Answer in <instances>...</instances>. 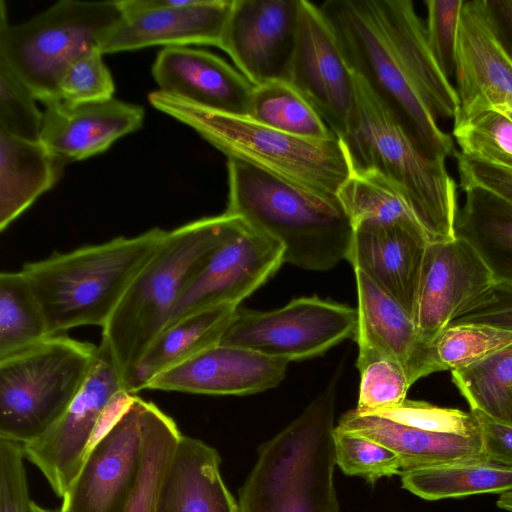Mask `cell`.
<instances>
[{"mask_svg": "<svg viewBox=\"0 0 512 512\" xmlns=\"http://www.w3.org/2000/svg\"><path fill=\"white\" fill-rule=\"evenodd\" d=\"M320 9L352 70L432 159L454 154L439 119H455L459 99L428 45L410 0H327Z\"/></svg>", "mask_w": 512, "mask_h": 512, "instance_id": "6da1fadb", "label": "cell"}, {"mask_svg": "<svg viewBox=\"0 0 512 512\" xmlns=\"http://www.w3.org/2000/svg\"><path fill=\"white\" fill-rule=\"evenodd\" d=\"M354 104L339 138L353 172H376L394 184L429 243L455 238L458 192L445 159L428 157L362 77L353 72Z\"/></svg>", "mask_w": 512, "mask_h": 512, "instance_id": "7a4b0ae2", "label": "cell"}, {"mask_svg": "<svg viewBox=\"0 0 512 512\" xmlns=\"http://www.w3.org/2000/svg\"><path fill=\"white\" fill-rule=\"evenodd\" d=\"M226 213L283 248L284 263L325 271L346 259L354 226L338 197L295 185L245 161L228 158Z\"/></svg>", "mask_w": 512, "mask_h": 512, "instance_id": "3957f363", "label": "cell"}, {"mask_svg": "<svg viewBox=\"0 0 512 512\" xmlns=\"http://www.w3.org/2000/svg\"><path fill=\"white\" fill-rule=\"evenodd\" d=\"M167 231L152 228L23 265L50 335L109 321L135 278L157 252Z\"/></svg>", "mask_w": 512, "mask_h": 512, "instance_id": "277c9868", "label": "cell"}, {"mask_svg": "<svg viewBox=\"0 0 512 512\" xmlns=\"http://www.w3.org/2000/svg\"><path fill=\"white\" fill-rule=\"evenodd\" d=\"M339 371L304 411L258 448L240 512H339L333 432Z\"/></svg>", "mask_w": 512, "mask_h": 512, "instance_id": "5b68a950", "label": "cell"}, {"mask_svg": "<svg viewBox=\"0 0 512 512\" xmlns=\"http://www.w3.org/2000/svg\"><path fill=\"white\" fill-rule=\"evenodd\" d=\"M240 222L239 216L224 212L167 231L157 252L102 328V339L109 345L124 380L168 324L192 276Z\"/></svg>", "mask_w": 512, "mask_h": 512, "instance_id": "8992f818", "label": "cell"}, {"mask_svg": "<svg viewBox=\"0 0 512 512\" xmlns=\"http://www.w3.org/2000/svg\"><path fill=\"white\" fill-rule=\"evenodd\" d=\"M149 102L199 133L227 158H236L308 190L337 197L351 174L339 138L307 139L251 118L205 110L154 91Z\"/></svg>", "mask_w": 512, "mask_h": 512, "instance_id": "52a82bcc", "label": "cell"}, {"mask_svg": "<svg viewBox=\"0 0 512 512\" xmlns=\"http://www.w3.org/2000/svg\"><path fill=\"white\" fill-rule=\"evenodd\" d=\"M0 13V60L43 103L59 99L65 70L82 55L100 50L123 18L119 0H61L16 25L8 24L3 1Z\"/></svg>", "mask_w": 512, "mask_h": 512, "instance_id": "ba28073f", "label": "cell"}, {"mask_svg": "<svg viewBox=\"0 0 512 512\" xmlns=\"http://www.w3.org/2000/svg\"><path fill=\"white\" fill-rule=\"evenodd\" d=\"M97 347L65 334L0 359V438L22 445L65 412L92 369Z\"/></svg>", "mask_w": 512, "mask_h": 512, "instance_id": "9c48e42d", "label": "cell"}, {"mask_svg": "<svg viewBox=\"0 0 512 512\" xmlns=\"http://www.w3.org/2000/svg\"><path fill=\"white\" fill-rule=\"evenodd\" d=\"M130 395L109 345L101 339L90 374L71 404L44 434L23 444L26 459L57 497L67 493L106 422Z\"/></svg>", "mask_w": 512, "mask_h": 512, "instance_id": "30bf717a", "label": "cell"}, {"mask_svg": "<svg viewBox=\"0 0 512 512\" xmlns=\"http://www.w3.org/2000/svg\"><path fill=\"white\" fill-rule=\"evenodd\" d=\"M356 331L355 308L310 296L270 311L238 308L219 344L289 363L319 356L345 339L355 338Z\"/></svg>", "mask_w": 512, "mask_h": 512, "instance_id": "8fae6325", "label": "cell"}, {"mask_svg": "<svg viewBox=\"0 0 512 512\" xmlns=\"http://www.w3.org/2000/svg\"><path fill=\"white\" fill-rule=\"evenodd\" d=\"M145 402L131 395L113 412L58 512H122L140 468Z\"/></svg>", "mask_w": 512, "mask_h": 512, "instance_id": "7c38bea8", "label": "cell"}, {"mask_svg": "<svg viewBox=\"0 0 512 512\" xmlns=\"http://www.w3.org/2000/svg\"><path fill=\"white\" fill-rule=\"evenodd\" d=\"M283 263L282 246L241 218L236 230L211 252L192 276L166 326L207 308L239 305Z\"/></svg>", "mask_w": 512, "mask_h": 512, "instance_id": "4fadbf2b", "label": "cell"}, {"mask_svg": "<svg viewBox=\"0 0 512 512\" xmlns=\"http://www.w3.org/2000/svg\"><path fill=\"white\" fill-rule=\"evenodd\" d=\"M315 108L333 134L347 130L354 104L353 72L319 6L300 0L289 81Z\"/></svg>", "mask_w": 512, "mask_h": 512, "instance_id": "5bb4252c", "label": "cell"}, {"mask_svg": "<svg viewBox=\"0 0 512 512\" xmlns=\"http://www.w3.org/2000/svg\"><path fill=\"white\" fill-rule=\"evenodd\" d=\"M300 0H233L220 49L254 86L289 81Z\"/></svg>", "mask_w": 512, "mask_h": 512, "instance_id": "9a60e30c", "label": "cell"}, {"mask_svg": "<svg viewBox=\"0 0 512 512\" xmlns=\"http://www.w3.org/2000/svg\"><path fill=\"white\" fill-rule=\"evenodd\" d=\"M123 18L101 45L103 54L154 45L220 48L233 0H119Z\"/></svg>", "mask_w": 512, "mask_h": 512, "instance_id": "2e32d148", "label": "cell"}, {"mask_svg": "<svg viewBox=\"0 0 512 512\" xmlns=\"http://www.w3.org/2000/svg\"><path fill=\"white\" fill-rule=\"evenodd\" d=\"M494 286L490 271L463 239L428 243L413 317L421 339L432 343Z\"/></svg>", "mask_w": 512, "mask_h": 512, "instance_id": "e0dca14e", "label": "cell"}, {"mask_svg": "<svg viewBox=\"0 0 512 512\" xmlns=\"http://www.w3.org/2000/svg\"><path fill=\"white\" fill-rule=\"evenodd\" d=\"M454 77L460 105L453 122L512 107V60L491 26L484 0L464 1Z\"/></svg>", "mask_w": 512, "mask_h": 512, "instance_id": "ac0fdd59", "label": "cell"}, {"mask_svg": "<svg viewBox=\"0 0 512 512\" xmlns=\"http://www.w3.org/2000/svg\"><path fill=\"white\" fill-rule=\"evenodd\" d=\"M288 362L259 352L217 344L156 375L144 390L205 395H249L277 386Z\"/></svg>", "mask_w": 512, "mask_h": 512, "instance_id": "d6986e66", "label": "cell"}, {"mask_svg": "<svg viewBox=\"0 0 512 512\" xmlns=\"http://www.w3.org/2000/svg\"><path fill=\"white\" fill-rule=\"evenodd\" d=\"M152 75L159 91L199 108L248 117L255 86L222 58L199 49L168 46Z\"/></svg>", "mask_w": 512, "mask_h": 512, "instance_id": "ffe728a7", "label": "cell"}, {"mask_svg": "<svg viewBox=\"0 0 512 512\" xmlns=\"http://www.w3.org/2000/svg\"><path fill=\"white\" fill-rule=\"evenodd\" d=\"M358 307L356 363L383 356L401 365L413 385L437 372L432 343L421 339L411 316L363 271L354 269Z\"/></svg>", "mask_w": 512, "mask_h": 512, "instance_id": "44dd1931", "label": "cell"}, {"mask_svg": "<svg viewBox=\"0 0 512 512\" xmlns=\"http://www.w3.org/2000/svg\"><path fill=\"white\" fill-rule=\"evenodd\" d=\"M44 106L40 142L65 164L106 151L144 120L141 106L114 97L79 104L55 99Z\"/></svg>", "mask_w": 512, "mask_h": 512, "instance_id": "7402d4cb", "label": "cell"}, {"mask_svg": "<svg viewBox=\"0 0 512 512\" xmlns=\"http://www.w3.org/2000/svg\"><path fill=\"white\" fill-rule=\"evenodd\" d=\"M428 243L419 230L359 222L354 225L346 260L396 300L413 319Z\"/></svg>", "mask_w": 512, "mask_h": 512, "instance_id": "603a6c76", "label": "cell"}, {"mask_svg": "<svg viewBox=\"0 0 512 512\" xmlns=\"http://www.w3.org/2000/svg\"><path fill=\"white\" fill-rule=\"evenodd\" d=\"M220 464L215 448L182 435L162 484L157 512H240Z\"/></svg>", "mask_w": 512, "mask_h": 512, "instance_id": "cb8c5ba5", "label": "cell"}, {"mask_svg": "<svg viewBox=\"0 0 512 512\" xmlns=\"http://www.w3.org/2000/svg\"><path fill=\"white\" fill-rule=\"evenodd\" d=\"M337 426L394 451L402 470L484 456L480 434L468 437L430 432L355 409L345 412Z\"/></svg>", "mask_w": 512, "mask_h": 512, "instance_id": "d4e9b609", "label": "cell"}, {"mask_svg": "<svg viewBox=\"0 0 512 512\" xmlns=\"http://www.w3.org/2000/svg\"><path fill=\"white\" fill-rule=\"evenodd\" d=\"M237 309L235 304H221L166 326L125 378L126 391L136 395L156 375L219 344Z\"/></svg>", "mask_w": 512, "mask_h": 512, "instance_id": "484cf974", "label": "cell"}, {"mask_svg": "<svg viewBox=\"0 0 512 512\" xmlns=\"http://www.w3.org/2000/svg\"><path fill=\"white\" fill-rule=\"evenodd\" d=\"M64 166L40 141L0 130V231L57 183Z\"/></svg>", "mask_w": 512, "mask_h": 512, "instance_id": "4316f807", "label": "cell"}, {"mask_svg": "<svg viewBox=\"0 0 512 512\" xmlns=\"http://www.w3.org/2000/svg\"><path fill=\"white\" fill-rule=\"evenodd\" d=\"M455 237L466 241L496 285L512 288V205L481 188H466Z\"/></svg>", "mask_w": 512, "mask_h": 512, "instance_id": "83f0119b", "label": "cell"}, {"mask_svg": "<svg viewBox=\"0 0 512 512\" xmlns=\"http://www.w3.org/2000/svg\"><path fill=\"white\" fill-rule=\"evenodd\" d=\"M402 488L425 500L512 490V466L485 456L402 470Z\"/></svg>", "mask_w": 512, "mask_h": 512, "instance_id": "f1b7e54d", "label": "cell"}, {"mask_svg": "<svg viewBox=\"0 0 512 512\" xmlns=\"http://www.w3.org/2000/svg\"><path fill=\"white\" fill-rule=\"evenodd\" d=\"M138 476L122 512H157L162 484L182 436L176 422L146 401Z\"/></svg>", "mask_w": 512, "mask_h": 512, "instance_id": "f546056e", "label": "cell"}, {"mask_svg": "<svg viewBox=\"0 0 512 512\" xmlns=\"http://www.w3.org/2000/svg\"><path fill=\"white\" fill-rule=\"evenodd\" d=\"M337 197L353 226L374 222L424 232L398 188L376 172L351 173Z\"/></svg>", "mask_w": 512, "mask_h": 512, "instance_id": "4dcf8cb0", "label": "cell"}, {"mask_svg": "<svg viewBox=\"0 0 512 512\" xmlns=\"http://www.w3.org/2000/svg\"><path fill=\"white\" fill-rule=\"evenodd\" d=\"M470 410L512 425V344L466 367L450 371Z\"/></svg>", "mask_w": 512, "mask_h": 512, "instance_id": "1f68e13d", "label": "cell"}, {"mask_svg": "<svg viewBox=\"0 0 512 512\" xmlns=\"http://www.w3.org/2000/svg\"><path fill=\"white\" fill-rule=\"evenodd\" d=\"M248 118L302 138L336 137L310 102L287 81L255 86Z\"/></svg>", "mask_w": 512, "mask_h": 512, "instance_id": "d6a6232c", "label": "cell"}, {"mask_svg": "<svg viewBox=\"0 0 512 512\" xmlns=\"http://www.w3.org/2000/svg\"><path fill=\"white\" fill-rule=\"evenodd\" d=\"M41 305L22 273L0 274V359L48 337Z\"/></svg>", "mask_w": 512, "mask_h": 512, "instance_id": "836d02e7", "label": "cell"}, {"mask_svg": "<svg viewBox=\"0 0 512 512\" xmlns=\"http://www.w3.org/2000/svg\"><path fill=\"white\" fill-rule=\"evenodd\" d=\"M511 344V330L469 323L444 329L432 341V351L437 372L452 371L483 360Z\"/></svg>", "mask_w": 512, "mask_h": 512, "instance_id": "e575fe53", "label": "cell"}, {"mask_svg": "<svg viewBox=\"0 0 512 512\" xmlns=\"http://www.w3.org/2000/svg\"><path fill=\"white\" fill-rule=\"evenodd\" d=\"M452 134L464 157L512 170V121L496 109L453 122Z\"/></svg>", "mask_w": 512, "mask_h": 512, "instance_id": "d590c367", "label": "cell"}, {"mask_svg": "<svg viewBox=\"0 0 512 512\" xmlns=\"http://www.w3.org/2000/svg\"><path fill=\"white\" fill-rule=\"evenodd\" d=\"M336 465L348 476H358L369 484L383 477L400 475L399 456L388 447L338 426L333 432Z\"/></svg>", "mask_w": 512, "mask_h": 512, "instance_id": "8d00e7d4", "label": "cell"}, {"mask_svg": "<svg viewBox=\"0 0 512 512\" xmlns=\"http://www.w3.org/2000/svg\"><path fill=\"white\" fill-rule=\"evenodd\" d=\"M360 372L359 399L355 410L360 414H376L403 403L411 383L396 361L377 356L356 363Z\"/></svg>", "mask_w": 512, "mask_h": 512, "instance_id": "74e56055", "label": "cell"}, {"mask_svg": "<svg viewBox=\"0 0 512 512\" xmlns=\"http://www.w3.org/2000/svg\"><path fill=\"white\" fill-rule=\"evenodd\" d=\"M35 100L29 88L0 60V130L24 140L40 141L43 112Z\"/></svg>", "mask_w": 512, "mask_h": 512, "instance_id": "f35d334b", "label": "cell"}, {"mask_svg": "<svg viewBox=\"0 0 512 512\" xmlns=\"http://www.w3.org/2000/svg\"><path fill=\"white\" fill-rule=\"evenodd\" d=\"M368 415L430 432L468 437L480 434L477 419L471 411L439 407L424 401L406 399L394 408Z\"/></svg>", "mask_w": 512, "mask_h": 512, "instance_id": "ab89813d", "label": "cell"}, {"mask_svg": "<svg viewBox=\"0 0 512 512\" xmlns=\"http://www.w3.org/2000/svg\"><path fill=\"white\" fill-rule=\"evenodd\" d=\"M103 55L96 49L75 60L60 78L59 99L79 104L113 98L115 85Z\"/></svg>", "mask_w": 512, "mask_h": 512, "instance_id": "60d3db41", "label": "cell"}, {"mask_svg": "<svg viewBox=\"0 0 512 512\" xmlns=\"http://www.w3.org/2000/svg\"><path fill=\"white\" fill-rule=\"evenodd\" d=\"M426 36L430 50L444 74L455 75L456 44L463 0H426Z\"/></svg>", "mask_w": 512, "mask_h": 512, "instance_id": "b9f144b4", "label": "cell"}, {"mask_svg": "<svg viewBox=\"0 0 512 512\" xmlns=\"http://www.w3.org/2000/svg\"><path fill=\"white\" fill-rule=\"evenodd\" d=\"M23 445L0 438V512H33Z\"/></svg>", "mask_w": 512, "mask_h": 512, "instance_id": "7bdbcfd3", "label": "cell"}, {"mask_svg": "<svg viewBox=\"0 0 512 512\" xmlns=\"http://www.w3.org/2000/svg\"><path fill=\"white\" fill-rule=\"evenodd\" d=\"M457 160L459 186L484 189L512 205V170L483 164L454 152Z\"/></svg>", "mask_w": 512, "mask_h": 512, "instance_id": "ee69618b", "label": "cell"}, {"mask_svg": "<svg viewBox=\"0 0 512 512\" xmlns=\"http://www.w3.org/2000/svg\"><path fill=\"white\" fill-rule=\"evenodd\" d=\"M487 324L512 331V288L496 285L450 325Z\"/></svg>", "mask_w": 512, "mask_h": 512, "instance_id": "f6af8a7d", "label": "cell"}, {"mask_svg": "<svg viewBox=\"0 0 512 512\" xmlns=\"http://www.w3.org/2000/svg\"><path fill=\"white\" fill-rule=\"evenodd\" d=\"M477 419L483 455L512 466V425L496 421L480 411L470 410Z\"/></svg>", "mask_w": 512, "mask_h": 512, "instance_id": "bcb514c9", "label": "cell"}, {"mask_svg": "<svg viewBox=\"0 0 512 512\" xmlns=\"http://www.w3.org/2000/svg\"><path fill=\"white\" fill-rule=\"evenodd\" d=\"M491 26L512 60V0H484Z\"/></svg>", "mask_w": 512, "mask_h": 512, "instance_id": "7dc6e473", "label": "cell"}, {"mask_svg": "<svg viewBox=\"0 0 512 512\" xmlns=\"http://www.w3.org/2000/svg\"><path fill=\"white\" fill-rule=\"evenodd\" d=\"M498 508L512 512V490L501 493L496 501Z\"/></svg>", "mask_w": 512, "mask_h": 512, "instance_id": "c3c4849f", "label": "cell"}, {"mask_svg": "<svg viewBox=\"0 0 512 512\" xmlns=\"http://www.w3.org/2000/svg\"><path fill=\"white\" fill-rule=\"evenodd\" d=\"M32 509H33V512H56L54 510L44 508V507L40 506L39 504L35 503L34 501L32 502Z\"/></svg>", "mask_w": 512, "mask_h": 512, "instance_id": "681fc988", "label": "cell"}, {"mask_svg": "<svg viewBox=\"0 0 512 512\" xmlns=\"http://www.w3.org/2000/svg\"><path fill=\"white\" fill-rule=\"evenodd\" d=\"M496 110L500 111L504 115H506L512 121V107L507 108H497Z\"/></svg>", "mask_w": 512, "mask_h": 512, "instance_id": "f907efd6", "label": "cell"}]
</instances>
